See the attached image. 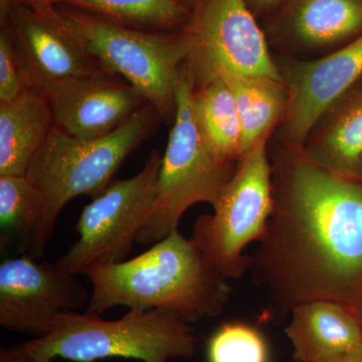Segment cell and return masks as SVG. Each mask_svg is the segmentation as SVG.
I'll return each instance as SVG.
<instances>
[{
    "label": "cell",
    "instance_id": "cell-1",
    "mask_svg": "<svg viewBox=\"0 0 362 362\" xmlns=\"http://www.w3.org/2000/svg\"><path fill=\"white\" fill-rule=\"evenodd\" d=\"M274 206L251 256L266 315L281 321L298 305L362 297V180L323 168L280 144L272 157Z\"/></svg>",
    "mask_w": 362,
    "mask_h": 362
},
{
    "label": "cell",
    "instance_id": "cell-2",
    "mask_svg": "<svg viewBox=\"0 0 362 362\" xmlns=\"http://www.w3.org/2000/svg\"><path fill=\"white\" fill-rule=\"evenodd\" d=\"M92 284L85 312L101 316L114 307L163 310L188 323L221 315L232 287L180 230L121 263L86 274Z\"/></svg>",
    "mask_w": 362,
    "mask_h": 362
},
{
    "label": "cell",
    "instance_id": "cell-3",
    "mask_svg": "<svg viewBox=\"0 0 362 362\" xmlns=\"http://www.w3.org/2000/svg\"><path fill=\"white\" fill-rule=\"evenodd\" d=\"M159 119L146 104L113 132L93 139L74 137L54 125L25 173L42 197L33 258H44L66 204L81 195L96 199L103 194L126 158L156 129Z\"/></svg>",
    "mask_w": 362,
    "mask_h": 362
},
{
    "label": "cell",
    "instance_id": "cell-4",
    "mask_svg": "<svg viewBox=\"0 0 362 362\" xmlns=\"http://www.w3.org/2000/svg\"><path fill=\"white\" fill-rule=\"evenodd\" d=\"M197 339L190 323L163 310L129 311L116 320L63 312L49 333L16 345L35 358L95 362L106 358L169 362L190 358Z\"/></svg>",
    "mask_w": 362,
    "mask_h": 362
},
{
    "label": "cell",
    "instance_id": "cell-5",
    "mask_svg": "<svg viewBox=\"0 0 362 362\" xmlns=\"http://www.w3.org/2000/svg\"><path fill=\"white\" fill-rule=\"evenodd\" d=\"M195 78L185 62L176 83V108L157 180L153 214L137 239L152 246L178 230L189 207L201 202L214 206L239 163L220 160L207 146L194 108Z\"/></svg>",
    "mask_w": 362,
    "mask_h": 362
},
{
    "label": "cell",
    "instance_id": "cell-6",
    "mask_svg": "<svg viewBox=\"0 0 362 362\" xmlns=\"http://www.w3.org/2000/svg\"><path fill=\"white\" fill-rule=\"evenodd\" d=\"M56 6L105 70L139 90L161 119H175L176 83L190 52L183 30L147 32Z\"/></svg>",
    "mask_w": 362,
    "mask_h": 362
},
{
    "label": "cell",
    "instance_id": "cell-7",
    "mask_svg": "<svg viewBox=\"0 0 362 362\" xmlns=\"http://www.w3.org/2000/svg\"><path fill=\"white\" fill-rule=\"evenodd\" d=\"M269 139L261 140L240 161L214 213L194 223L190 240L226 280H238L249 270L252 259L245 249L263 239L268 228L274 206Z\"/></svg>",
    "mask_w": 362,
    "mask_h": 362
},
{
    "label": "cell",
    "instance_id": "cell-8",
    "mask_svg": "<svg viewBox=\"0 0 362 362\" xmlns=\"http://www.w3.org/2000/svg\"><path fill=\"white\" fill-rule=\"evenodd\" d=\"M162 156L153 150L137 175L113 181L84 207L76 225L80 238L59 258V266L78 276L127 259L153 214Z\"/></svg>",
    "mask_w": 362,
    "mask_h": 362
},
{
    "label": "cell",
    "instance_id": "cell-9",
    "mask_svg": "<svg viewBox=\"0 0 362 362\" xmlns=\"http://www.w3.org/2000/svg\"><path fill=\"white\" fill-rule=\"evenodd\" d=\"M183 32L195 83L221 73L284 81L246 0H202Z\"/></svg>",
    "mask_w": 362,
    "mask_h": 362
},
{
    "label": "cell",
    "instance_id": "cell-10",
    "mask_svg": "<svg viewBox=\"0 0 362 362\" xmlns=\"http://www.w3.org/2000/svg\"><path fill=\"white\" fill-rule=\"evenodd\" d=\"M89 301L77 276L57 262L21 254L0 265V325L7 331L44 337L59 314L80 310Z\"/></svg>",
    "mask_w": 362,
    "mask_h": 362
},
{
    "label": "cell",
    "instance_id": "cell-11",
    "mask_svg": "<svg viewBox=\"0 0 362 362\" xmlns=\"http://www.w3.org/2000/svg\"><path fill=\"white\" fill-rule=\"evenodd\" d=\"M276 64L288 90L281 144L303 148L326 112L362 80V35L322 58Z\"/></svg>",
    "mask_w": 362,
    "mask_h": 362
},
{
    "label": "cell",
    "instance_id": "cell-12",
    "mask_svg": "<svg viewBox=\"0 0 362 362\" xmlns=\"http://www.w3.org/2000/svg\"><path fill=\"white\" fill-rule=\"evenodd\" d=\"M6 25L37 89L66 78L108 73L86 49L56 4H13Z\"/></svg>",
    "mask_w": 362,
    "mask_h": 362
},
{
    "label": "cell",
    "instance_id": "cell-13",
    "mask_svg": "<svg viewBox=\"0 0 362 362\" xmlns=\"http://www.w3.org/2000/svg\"><path fill=\"white\" fill-rule=\"evenodd\" d=\"M40 90L51 109L54 126L82 139L113 132L148 104L129 83L108 73L66 78Z\"/></svg>",
    "mask_w": 362,
    "mask_h": 362
},
{
    "label": "cell",
    "instance_id": "cell-14",
    "mask_svg": "<svg viewBox=\"0 0 362 362\" xmlns=\"http://www.w3.org/2000/svg\"><path fill=\"white\" fill-rule=\"evenodd\" d=\"M294 51H331L362 35V0H286L272 26Z\"/></svg>",
    "mask_w": 362,
    "mask_h": 362
},
{
    "label": "cell",
    "instance_id": "cell-15",
    "mask_svg": "<svg viewBox=\"0 0 362 362\" xmlns=\"http://www.w3.org/2000/svg\"><path fill=\"white\" fill-rule=\"evenodd\" d=\"M297 362H332L362 349V328L354 307L331 300L298 305L285 329Z\"/></svg>",
    "mask_w": 362,
    "mask_h": 362
},
{
    "label": "cell",
    "instance_id": "cell-16",
    "mask_svg": "<svg viewBox=\"0 0 362 362\" xmlns=\"http://www.w3.org/2000/svg\"><path fill=\"white\" fill-rule=\"evenodd\" d=\"M302 149L323 168L356 177L362 157V80L326 112Z\"/></svg>",
    "mask_w": 362,
    "mask_h": 362
},
{
    "label": "cell",
    "instance_id": "cell-17",
    "mask_svg": "<svg viewBox=\"0 0 362 362\" xmlns=\"http://www.w3.org/2000/svg\"><path fill=\"white\" fill-rule=\"evenodd\" d=\"M54 125L49 104L37 88L0 103V175H25Z\"/></svg>",
    "mask_w": 362,
    "mask_h": 362
},
{
    "label": "cell",
    "instance_id": "cell-18",
    "mask_svg": "<svg viewBox=\"0 0 362 362\" xmlns=\"http://www.w3.org/2000/svg\"><path fill=\"white\" fill-rule=\"evenodd\" d=\"M232 90L242 127L243 158L281 124L288 103L284 81L221 73ZM242 158V159H243Z\"/></svg>",
    "mask_w": 362,
    "mask_h": 362
},
{
    "label": "cell",
    "instance_id": "cell-19",
    "mask_svg": "<svg viewBox=\"0 0 362 362\" xmlns=\"http://www.w3.org/2000/svg\"><path fill=\"white\" fill-rule=\"evenodd\" d=\"M194 108L207 146L220 160H242V127L230 86L220 75L195 83Z\"/></svg>",
    "mask_w": 362,
    "mask_h": 362
},
{
    "label": "cell",
    "instance_id": "cell-20",
    "mask_svg": "<svg viewBox=\"0 0 362 362\" xmlns=\"http://www.w3.org/2000/svg\"><path fill=\"white\" fill-rule=\"evenodd\" d=\"M56 4L147 32H181L194 16L180 0H57Z\"/></svg>",
    "mask_w": 362,
    "mask_h": 362
},
{
    "label": "cell",
    "instance_id": "cell-21",
    "mask_svg": "<svg viewBox=\"0 0 362 362\" xmlns=\"http://www.w3.org/2000/svg\"><path fill=\"white\" fill-rule=\"evenodd\" d=\"M42 221V197L25 175H0L1 246L14 243L33 257Z\"/></svg>",
    "mask_w": 362,
    "mask_h": 362
},
{
    "label": "cell",
    "instance_id": "cell-22",
    "mask_svg": "<svg viewBox=\"0 0 362 362\" xmlns=\"http://www.w3.org/2000/svg\"><path fill=\"white\" fill-rule=\"evenodd\" d=\"M269 357L263 333L240 321L221 324L207 344L209 362H269Z\"/></svg>",
    "mask_w": 362,
    "mask_h": 362
},
{
    "label": "cell",
    "instance_id": "cell-23",
    "mask_svg": "<svg viewBox=\"0 0 362 362\" xmlns=\"http://www.w3.org/2000/svg\"><path fill=\"white\" fill-rule=\"evenodd\" d=\"M33 84L21 59L8 25L0 32V103L32 89Z\"/></svg>",
    "mask_w": 362,
    "mask_h": 362
},
{
    "label": "cell",
    "instance_id": "cell-24",
    "mask_svg": "<svg viewBox=\"0 0 362 362\" xmlns=\"http://www.w3.org/2000/svg\"><path fill=\"white\" fill-rule=\"evenodd\" d=\"M0 362H63L59 358L40 359L35 358L25 352L21 351L18 347L13 346L11 349L1 347L0 349ZM71 362V361H69Z\"/></svg>",
    "mask_w": 362,
    "mask_h": 362
},
{
    "label": "cell",
    "instance_id": "cell-25",
    "mask_svg": "<svg viewBox=\"0 0 362 362\" xmlns=\"http://www.w3.org/2000/svg\"><path fill=\"white\" fill-rule=\"evenodd\" d=\"M247 6L255 16L277 13L286 0H246Z\"/></svg>",
    "mask_w": 362,
    "mask_h": 362
},
{
    "label": "cell",
    "instance_id": "cell-26",
    "mask_svg": "<svg viewBox=\"0 0 362 362\" xmlns=\"http://www.w3.org/2000/svg\"><path fill=\"white\" fill-rule=\"evenodd\" d=\"M13 6V0H0V23H1V26L6 25L9 13Z\"/></svg>",
    "mask_w": 362,
    "mask_h": 362
},
{
    "label": "cell",
    "instance_id": "cell-27",
    "mask_svg": "<svg viewBox=\"0 0 362 362\" xmlns=\"http://www.w3.org/2000/svg\"><path fill=\"white\" fill-rule=\"evenodd\" d=\"M332 362H362V349L349 352Z\"/></svg>",
    "mask_w": 362,
    "mask_h": 362
},
{
    "label": "cell",
    "instance_id": "cell-28",
    "mask_svg": "<svg viewBox=\"0 0 362 362\" xmlns=\"http://www.w3.org/2000/svg\"><path fill=\"white\" fill-rule=\"evenodd\" d=\"M13 4H25V6H45V4H56L57 0H13Z\"/></svg>",
    "mask_w": 362,
    "mask_h": 362
},
{
    "label": "cell",
    "instance_id": "cell-29",
    "mask_svg": "<svg viewBox=\"0 0 362 362\" xmlns=\"http://www.w3.org/2000/svg\"><path fill=\"white\" fill-rule=\"evenodd\" d=\"M181 4L190 11L192 14L201 6L202 0H180Z\"/></svg>",
    "mask_w": 362,
    "mask_h": 362
},
{
    "label": "cell",
    "instance_id": "cell-30",
    "mask_svg": "<svg viewBox=\"0 0 362 362\" xmlns=\"http://www.w3.org/2000/svg\"><path fill=\"white\" fill-rule=\"evenodd\" d=\"M356 177L362 180V157L359 161L358 168H357Z\"/></svg>",
    "mask_w": 362,
    "mask_h": 362
},
{
    "label": "cell",
    "instance_id": "cell-31",
    "mask_svg": "<svg viewBox=\"0 0 362 362\" xmlns=\"http://www.w3.org/2000/svg\"><path fill=\"white\" fill-rule=\"evenodd\" d=\"M357 314H358L359 321H361V325L362 328V297L361 302H359L358 307H357Z\"/></svg>",
    "mask_w": 362,
    "mask_h": 362
}]
</instances>
